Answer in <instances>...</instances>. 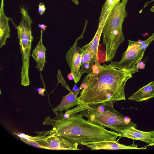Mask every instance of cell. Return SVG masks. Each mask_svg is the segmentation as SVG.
Returning a JSON list of instances; mask_svg holds the SVG:
<instances>
[{
    "instance_id": "obj_1",
    "label": "cell",
    "mask_w": 154,
    "mask_h": 154,
    "mask_svg": "<svg viewBox=\"0 0 154 154\" xmlns=\"http://www.w3.org/2000/svg\"><path fill=\"white\" fill-rule=\"evenodd\" d=\"M102 66L97 74L89 75L86 86L78 97V112L87 106L103 103L113 106L116 101L126 100L125 87L132 75L105 64Z\"/></svg>"
},
{
    "instance_id": "obj_2",
    "label": "cell",
    "mask_w": 154,
    "mask_h": 154,
    "mask_svg": "<svg viewBox=\"0 0 154 154\" xmlns=\"http://www.w3.org/2000/svg\"><path fill=\"white\" fill-rule=\"evenodd\" d=\"M69 115L62 112L54 113L56 116L52 119L48 116L43 125H51L52 129L48 131L36 132L38 135L47 136L54 134L60 136L68 141L81 144L100 141H116L121 134L109 131L103 126L83 118L81 112Z\"/></svg>"
},
{
    "instance_id": "obj_3",
    "label": "cell",
    "mask_w": 154,
    "mask_h": 154,
    "mask_svg": "<svg viewBox=\"0 0 154 154\" xmlns=\"http://www.w3.org/2000/svg\"><path fill=\"white\" fill-rule=\"evenodd\" d=\"M128 1L122 0L115 5L109 12L103 26L102 33L107 58H114L118 47L125 40L122 25L127 16L125 7Z\"/></svg>"
},
{
    "instance_id": "obj_4",
    "label": "cell",
    "mask_w": 154,
    "mask_h": 154,
    "mask_svg": "<svg viewBox=\"0 0 154 154\" xmlns=\"http://www.w3.org/2000/svg\"><path fill=\"white\" fill-rule=\"evenodd\" d=\"M80 112L89 121L109 128L119 134L125 127L133 126L136 128L137 126L129 118L116 110L113 106L103 103L87 106Z\"/></svg>"
},
{
    "instance_id": "obj_5",
    "label": "cell",
    "mask_w": 154,
    "mask_h": 154,
    "mask_svg": "<svg viewBox=\"0 0 154 154\" xmlns=\"http://www.w3.org/2000/svg\"><path fill=\"white\" fill-rule=\"evenodd\" d=\"M21 20L19 25L15 26L17 30V38L19 39L22 65L21 71V84L24 86L29 85V60L33 37L31 25L32 21L27 11L20 7Z\"/></svg>"
},
{
    "instance_id": "obj_6",
    "label": "cell",
    "mask_w": 154,
    "mask_h": 154,
    "mask_svg": "<svg viewBox=\"0 0 154 154\" xmlns=\"http://www.w3.org/2000/svg\"><path fill=\"white\" fill-rule=\"evenodd\" d=\"M128 47L121 60L112 62L108 65L128 71L131 75L139 71L138 66L147 48L142 42L128 40Z\"/></svg>"
},
{
    "instance_id": "obj_7",
    "label": "cell",
    "mask_w": 154,
    "mask_h": 154,
    "mask_svg": "<svg viewBox=\"0 0 154 154\" xmlns=\"http://www.w3.org/2000/svg\"><path fill=\"white\" fill-rule=\"evenodd\" d=\"M86 22L84 31L82 35L77 38L74 45L67 52L66 59L72 72L74 75V81L75 85L79 81L81 78L80 73V68L81 66V61L82 54V48L78 46L77 42L79 40L83 38V35L87 24Z\"/></svg>"
},
{
    "instance_id": "obj_8",
    "label": "cell",
    "mask_w": 154,
    "mask_h": 154,
    "mask_svg": "<svg viewBox=\"0 0 154 154\" xmlns=\"http://www.w3.org/2000/svg\"><path fill=\"white\" fill-rule=\"evenodd\" d=\"M40 145L47 147L48 149L54 150H79V144L72 143L60 136L52 134L45 136L43 139L35 141Z\"/></svg>"
},
{
    "instance_id": "obj_9",
    "label": "cell",
    "mask_w": 154,
    "mask_h": 154,
    "mask_svg": "<svg viewBox=\"0 0 154 154\" xmlns=\"http://www.w3.org/2000/svg\"><path fill=\"white\" fill-rule=\"evenodd\" d=\"M82 145L86 146L91 150L145 149L146 146L138 147L137 145L133 143L130 146L120 144L118 141L109 140L91 143H82Z\"/></svg>"
},
{
    "instance_id": "obj_10",
    "label": "cell",
    "mask_w": 154,
    "mask_h": 154,
    "mask_svg": "<svg viewBox=\"0 0 154 154\" xmlns=\"http://www.w3.org/2000/svg\"><path fill=\"white\" fill-rule=\"evenodd\" d=\"M119 139L125 137L133 140H140L152 145L154 143V130L144 131L137 129L133 126L125 127L120 134Z\"/></svg>"
},
{
    "instance_id": "obj_11",
    "label": "cell",
    "mask_w": 154,
    "mask_h": 154,
    "mask_svg": "<svg viewBox=\"0 0 154 154\" xmlns=\"http://www.w3.org/2000/svg\"><path fill=\"white\" fill-rule=\"evenodd\" d=\"M82 88L80 86L78 89L74 91H72L67 95L62 97L60 103L55 107L53 109L54 113L58 112H62L65 110L68 111L72 107L79 104L77 96Z\"/></svg>"
},
{
    "instance_id": "obj_12",
    "label": "cell",
    "mask_w": 154,
    "mask_h": 154,
    "mask_svg": "<svg viewBox=\"0 0 154 154\" xmlns=\"http://www.w3.org/2000/svg\"><path fill=\"white\" fill-rule=\"evenodd\" d=\"M154 96V81L150 82L133 93L128 99L141 102L152 98Z\"/></svg>"
},
{
    "instance_id": "obj_13",
    "label": "cell",
    "mask_w": 154,
    "mask_h": 154,
    "mask_svg": "<svg viewBox=\"0 0 154 154\" xmlns=\"http://www.w3.org/2000/svg\"><path fill=\"white\" fill-rule=\"evenodd\" d=\"M4 0H1L0 10V48L5 45L6 40L10 36L8 24L10 18L7 17L4 13Z\"/></svg>"
},
{
    "instance_id": "obj_14",
    "label": "cell",
    "mask_w": 154,
    "mask_h": 154,
    "mask_svg": "<svg viewBox=\"0 0 154 154\" xmlns=\"http://www.w3.org/2000/svg\"><path fill=\"white\" fill-rule=\"evenodd\" d=\"M43 30H41V35L39 41L35 49L33 51L31 56L35 60L38 69L42 72L46 62L45 53L46 48L42 43Z\"/></svg>"
},
{
    "instance_id": "obj_15",
    "label": "cell",
    "mask_w": 154,
    "mask_h": 154,
    "mask_svg": "<svg viewBox=\"0 0 154 154\" xmlns=\"http://www.w3.org/2000/svg\"><path fill=\"white\" fill-rule=\"evenodd\" d=\"M121 0H106L102 7L99 25L104 26L107 18L115 5Z\"/></svg>"
},
{
    "instance_id": "obj_16",
    "label": "cell",
    "mask_w": 154,
    "mask_h": 154,
    "mask_svg": "<svg viewBox=\"0 0 154 154\" xmlns=\"http://www.w3.org/2000/svg\"><path fill=\"white\" fill-rule=\"evenodd\" d=\"M91 46V44L89 42L82 48L83 52L81 65L84 63L94 61L93 53Z\"/></svg>"
},
{
    "instance_id": "obj_17",
    "label": "cell",
    "mask_w": 154,
    "mask_h": 154,
    "mask_svg": "<svg viewBox=\"0 0 154 154\" xmlns=\"http://www.w3.org/2000/svg\"><path fill=\"white\" fill-rule=\"evenodd\" d=\"M94 61L85 63L82 64L81 65V68L80 71V73L81 76L84 73H86L90 75L92 70V68L93 65Z\"/></svg>"
},
{
    "instance_id": "obj_18",
    "label": "cell",
    "mask_w": 154,
    "mask_h": 154,
    "mask_svg": "<svg viewBox=\"0 0 154 154\" xmlns=\"http://www.w3.org/2000/svg\"><path fill=\"white\" fill-rule=\"evenodd\" d=\"M13 134L16 135L19 137H21L26 140L31 141H36L45 137V136L43 135H38L36 136L33 137L22 133L13 132Z\"/></svg>"
},
{
    "instance_id": "obj_19",
    "label": "cell",
    "mask_w": 154,
    "mask_h": 154,
    "mask_svg": "<svg viewBox=\"0 0 154 154\" xmlns=\"http://www.w3.org/2000/svg\"><path fill=\"white\" fill-rule=\"evenodd\" d=\"M19 138L21 141L27 144L38 148L48 149L47 147L40 145L35 141L27 140L21 137Z\"/></svg>"
},
{
    "instance_id": "obj_20",
    "label": "cell",
    "mask_w": 154,
    "mask_h": 154,
    "mask_svg": "<svg viewBox=\"0 0 154 154\" xmlns=\"http://www.w3.org/2000/svg\"><path fill=\"white\" fill-rule=\"evenodd\" d=\"M57 78L58 80V82L57 85L59 83H60L61 84L62 86L65 87L66 89L69 91L70 92H71L72 91L70 90L69 87L68 85L66 83V82L63 79L61 75V71L59 69H58V70Z\"/></svg>"
},
{
    "instance_id": "obj_21",
    "label": "cell",
    "mask_w": 154,
    "mask_h": 154,
    "mask_svg": "<svg viewBox=\"0 0 154 154\" xmlns=\"http://www.w3.org/2000/svg\"><path fill=\"white\" fill-rule=\"evenodd\" d=\"M46 8L43 3H40L38 5V12L40 15H42L45 12Z\"/></svg>"
},
{
    "instance_id": "obj_22",
    "label": "cell",
    "mask_w": 154,
    "mask_h": 154,
    "mask_svg": "<svg viewBox=\"0 0 154 154\" xmlns=\"http://www.w3.org/2000/svg\"><path fill=\"white\" fill-rule=\"evenodd\" d=\"M37 90L39 94L43 96H45L44 93L45 90V88H38Z\"/></svg>"
},
{
    "instance_id": "obj_23",
    "label": "cell",
    "mask_w": 154,
    "mask_h": 154,
    "mask_svg": "<svg viewBox=\"0 0 154 154\" xmlns=\"http://www.w3.org/2000/svg\"><path fill=\"white\" fill-rule=\"evenodd\" d=\"M67 77L68 79L70 80H74V75L72 72H71L68 75Z\"/></svg>"
},
{
    "instance_id": "obj_24",
    "label": "cell",
    "mask_w": 154,
    "mask_h": 154,
    "mask_svg": "<svg viewBox=\"0 0 154 154\" xmlns=\"http://www.w3.org/2000/svg\"><path fill=\"white\" fill-rule=\"evenodd\" d=\"M38 26L42 29L44 31H45L47 27V26L45 25L44 24H38Z\"/></svg>"
},
{
    "instance_id": "obj_25",
    "label": "cell",
    "mask_w": 154,
    "mask_h": 154,
    "mask_svg": "<svg viewBox=\"0 0 154 154\" xmlns=\"http://www.w3.org/2000/svg\"><path fill=\"white\" fill-rule=\"evenodd\" d=\"M73 2L75 3L76 5H78L79 4V2L78 0H71Z\"/></svg>"
},
{
    "instance_id": "obj_26",
    "label": "cell",
    "mask_w": 154,
    "mask_h": 154,
    "mask_svg": "<svg viewBox=\"0 0 154 154\" xmlns=\"http://www.w3.org/2000/svg\"><path fill=\"white\" fill-rule=\"evenodd\" d=\"M150 11L152 12H154V4L152 7L150 9Z\"/></svg>"
}]
</instances>
